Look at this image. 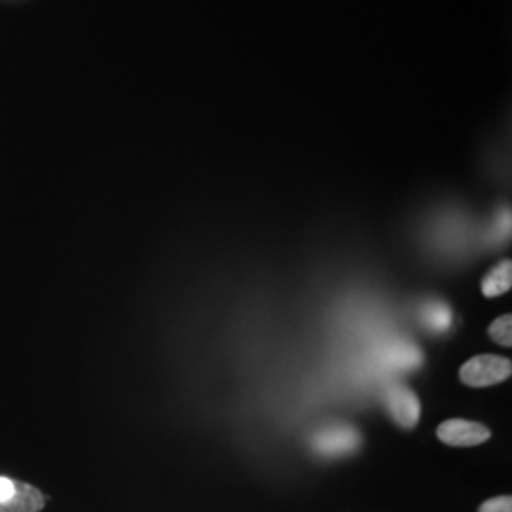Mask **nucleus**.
Wrapping results in <instances>:
<instances>
[{"instance_id":"obj_1","label":"nucleus","mask_w":512,"mask_h":512,"mask_svg":"<svg viewBox=\"0 0 512 512\" xmlns=\"http://www.w3.org/2000/svg\"><path fill=\"white\" fill-rule=\"evenodd\" d=\"M511 359L501 355H476L459 370V380L469 387H490L511 378Z\"/></svg>"},{"instance_id":"obj_2","label":"nucleus","mask_w":512,"mask_h":512,"mask_svg":"<svg viewBox=\"0 0 512 512\" xmlns=\"http://www.w3.org/2000/svg\"><path fill=\"white\" fill-rule=\"evenodd\" d=\"M361 442L363 437L355 427L346 423H336V425H327L319 429L311 437V448L323 458H344V456L355 454Z\"/></svg>"},{"instance_id":"obj_3","label":"nucleus","mask_w":512,"mask_h":512,"mask_svg":"<svg viewBox=\"0 0 512 512\" xmlns=\"http://www.w3.org/2000/svg\"><path fill=\"white\" fill-rule=\"evenodd\" d=\"M387 414L406 431L414 429L420 421L421 406L418 395L404 384H391L384 393Z\"/></svg>"},{"instance_id":"obj_4","label":"nucleus","mask_w":512,"mask_h":512,"mask_svg":"<svg viewBox=\"0 0 512 512\" xmlns=\"http://www.w3.org/2000/svg\"><path fill=\"white\" fill-rule=\"evenodd\" d=\"M437 437L448 446L469 448V446H478V444H484L486 440H490L492 431L484 423L454 418V420L440 423Z\"/></svg>"},{"instance_id":"obj_5","label":"nucleus","mask_w":512,"mask_h":512,"mask_svg":"<svg viewBox=\"0 0 512 512\" xmlns=\"http://www.w3.org/2000/svg\"><path fill=\"white\" fill-rule=\"evenodd\" d=\"M44 505L46 499L35 486L16 480V492L8 501L0 503V512H40Z\"/></svg>"},{"instance_id":"obj_6","label":"nucleus","mask_w":512,"mask_h":512,"mask_svg":"<svg viewBox=\"0 0 512 512\" xmlns=\"http://www.w3.org/2000/svg\"><path fill=\"white\" fill-rule=\"evenodd\" d=\"M512 287V262L501 260L494 268L484 275L482 279V293L488 298H495L501 294L509 293Z\"/></svg>"},{"instance_id":"obj_7","label":"nucleus","mask_w":512,"mask_h":512,"mask_svg":"<svg viewBox=\"0 0 512 512\" xmlns=\"http://www.w3.org/2000/svg\"><path fill=\"white\" fill-rule=\"evenodd\" d=\"M423 323H425L427 329L435 332V334L446 332L450 323H452V311L442 302L427 304L425 310H423Z\"/></svg>"},{"instance_id":"obj_8","label":"nucleus","mask_w":512,"mask_h":512,"mask_svg":"<svg viewBox=\"0 0 512 512\" xmlns=\"http://www.w3.org/2000/svg\"><path fill=\"white\" fill-rule=\"evenodd\" d=\"M488 334H490V338L494 340L495 344H499V346H503V348H511L512 346V317L507 313V315H501V317H497L494 323L490 325V329H488Z\"/></svg>"},{"instance_id":"obj_9","label":"nucleus","mask_w":512,"mask_h":512,"mask_svg":"<svg viewBox=\"0 0 512 512\" xmlns=\"http://www.w3.org/2000/svg\"><path fill=\"white\" fill-rule=\"evenodd\" d=\"M478 512H512L511 495H499L494 499H488L480 505Z\"/></svg>"},{"instance_id":"obj_10","label":"nucleus","mask_w":512,"mask_h":512,"mask_svg":"<svg viewBox=\"0 0 512 512\" xmlns=\"http://www.w3.org/2000/svg\"><path fill=\"white\" fill-rule=\"evenodd\" d=\"M14 492H16V480L0 476V503L8 501Z\"/></svg>"}]
</instances>
